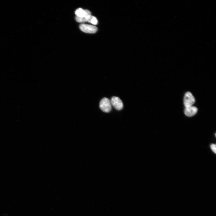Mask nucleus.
Segmentation results:
<instances>
[{
  "instance_id": "6e6552de",
  "label": "nucleus",
  "mask_w": 216,
  "mask_h": 216,
  "mask_svg": "<svg viewBox=\"0 0 216 216\" xmlns=\"http://www.w3.org/2000/svg\"><path fill=\"white\" fill-rule=\"evenodd\" d=\"M210 147L212 150L215 153H216V145L215 144H212L210 145Z\"/></svg>"
},
{
  "instance_id": "7ed1b4c3",
  "label": "nucleus",
  "mask_w": 216,
  "mask_h": 216,
  "mask_svg": "<svg viewBox=\"0 0 216 216\" xmlns=\"http://www.w3.org/2000/svg\"><path fill=\"white\" fill-rule=\"evenodd\" d=\"M195 102V99L192 94L190 92H187L184 98V104L185 107L192 106Z\"/></svg>"
},
{
  "instance_id": "423d86ee",
  "label": "nucleus",
  "mask_w": 216,
  "mask_h": 216,
  "mask_svg": "<svg viewBox=\"0 0 216 216\" xmlns=\"http://www.w3.org/2000/svg\"><path fill=\"white\" fill-rule=\"evenodd\" d=\"M198 111L197 108L193 106H190L185 107L184 110V113L186 116L188 117H191L195 115Z\"/></svg>"
},
{
  "instance_id": "20e7f679",
  "label": "nucleus",
  "mask_w": 216,
  "mask_h": 216,
  "mask_svg": "<svg viewBox=\"0 0 216 216\" xmlns=\"http://www.w3.org/2000/svg\"><path fill=\"white\" fill-rule=\"evenodd\" d=\"M79 28L82 32L89 33H94L98 30L97 28L94 26L82 23L80 24Z\"/></svg>"
},
{
  "instance_id": "f257e3e1",
  "label": "nucleus",
  "mask_w": 216,
  "mask_h": 216,
  "mask_svg": "<svg viewBox=\"0 0 216 216\" xmlns=\"http://www.w3.org/2000/svg\"><path fill=\"white\" fill-rule=\"evenodd\" d=\"M111 106L110 100L106 98H102L100 102V108L103 111L105 112H109L111 110Z\"/></svg>"
},
{
  "instance_id": "39448f33",
  "label": "nucleus",
  "mask_w": 216,
  "mask_h": 216,
  "mask_svg": "<svg viewBox=\"0 0 216 216\" xmlns=\"http://www.w3.org/2000/svg\"><path fill=\"white\" fill-rule=\"evenodd\" d=\"M110 101L111 104L116 110H121L123 107V103L122 100L118 97H113Z\"/></svg>"
},
{
  "instance_id": "f03ea898",
  "label": "nucleus",
  "mask_w": 216,
  "mask_h": 216,
  "mask_svg": "<svg viewBox=\"0 0 216 216\" xmlns=\"http://www.w3.org/2000/svg\"><path fill=\"white\" fill-rule=\"evenodd\" d=\"M75 20L77 22H87L94 25H97L98 23V20L95 17L91 15L82 17L76 16Z\"/></svg>"
},
{
  "instance_id": "0eeeda50",
  "label": "nucleus",
  "mask_w": 216,
  "mask_h": 216,
  "mask_svg": "<svg viewBox=\"0 0 216 216\" xmlns=\"http://www.w3.org/2000/svg\"><path fill=\"white\" fill-rule=\"evenodd\" d=\"M76 17H83L88 15H91V12L87 10H84L81 8H79L75 11Z\"/></svg>"
}]
</instances>
